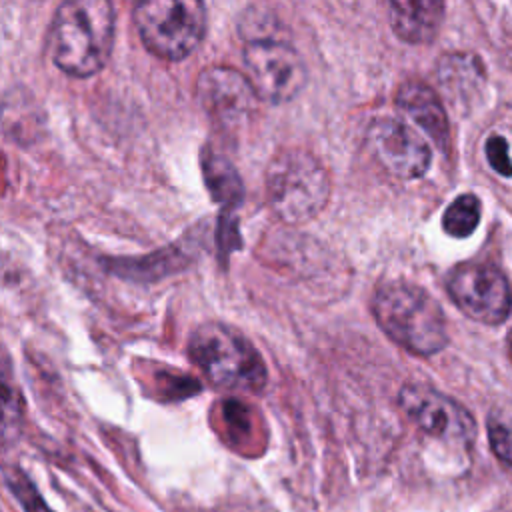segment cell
I'll return each mask as SVG.
<instances>
[{"label":"cell","mask_w":512,"mask_h":512,"mask_svg":"<svg viewBox=\"0 0 512 512\" xmlns=\"http://www.w3.org/2000/svg\"><path fill=\"white\" fill-rule=\"evenodd\" d=\"M366 140L374 158L396 178H420L430 166V146L414 128L398 118H374L366 130Z\"/></svg>","instance_id":"30bf717a"},{"label":"cell","mask_w":512,"mask_h":512,"mask_svg":"<svg viewBox=\"0 0 512 512\" xmlns=\"http://www.w3.org/2000/svg\"><path fill=\"white\" fill-rule=\"evenodd\" d=\"M446 290L454 304L476 322L500 324L512 308L510 284L494 264H458L448 274Z\"/></svg>","instance_id":"52a82bcc"},{"label":"cell","mask_w":512,"mask_h":512,"mask_svg":"<svg viewBox=\"0 0 512 512\" xmlns=\"http://www.w3.org/2000/svg\"><path fill=\"white\" fill-rule=\"evenodd\" d=\"M192 362L218 388L258 392L266 384V364L254 344L224 322L200 324L188 342Z\"/></svg>","instance_id":"277c9868"},{"label":"cell","mask_w":512,"mask_h":512,"mask_svg":"<svg viewBox=\"0 0 512 512\" xmlns=\"http://www.w3.org/2000/svg\"><path fill=\"white\" fill-rule=\"evenodd\" d=\"M488 438L494 456L512 472V422L492 416L488 420Z\"/></svg>","instance_id":"9a60e30c"},{"label":"cell","mask_w":512,"mask_h":512,"mask_svg":"<svg viewBox=\"0 0 512 512\" xmlns=\"http://www.w3.org/2000/svg\"><path fill=\"white\" fill-rule=\"evenodd\" d=\"M202 170L206 178V186L212 192V198L224 206L238 204L242 200V180L236 174L234 166L214 150H204L202 154Z\"/></svg>","instance_id":"4fadbf2b"},{"label":"cell","mask_w":512,"mask_h":512,"mask_svg":"<svg viewBox=\"0 0 512 512\" xmlns=\"http://www.w3.org/2000/svg\"><path fill=\"white\" fill-rule=\"evenodd\" d=\"M484 152H486V158H488V164L502 176H512V160L508 156V142L498 136V134H492L488 140H486V146H484Z\"/></svg>","instance_id":"2e32d148"},{"label":"cell","mask_w":512,"mask_h":512,"mask_svg":"<svg viewBox=\"0 0 512 512\" xmlns=\"http://www.w3.org/2000/svg\"><path fill=\"white\" fill-rule=\"evenodd\" d=\"M266 200L286 224H306L328 204L332 182L320 158L304 148L278 150L264 174Z\"/></svg>","instance_id":"3957f363"},{"label":"cell","mask_w":512,"mask_h":512,"mask_svg":"<svg viewBox=\"0 0 512 512\" xmlns=\"http://www.w3.org/2000/svg\"><path fill=\"white\" fill-rule=\"evenodd\" d=\"M114 24V6L106 0L60 4L48 30L52 62L74 78L98 74L112 54Z\"/></svg>","instance_id":"6da1fadb"},{"label":"cell","mask_w":512,"mask_h":512,"mask_svg":"<svg viewBox=\"0 0 512 512\" xmlns=\"http://www.w3.org/2000/svg\"><path fill=\"white\" fill-rule=\"evenodd\" d=\"M390 24L396 36L408 44H428L436 38L444 16V4L434 0L390 2Z\"/></svg>","instance_id":"7c38bea8"},{"label":"cell","mask_w":512,"mask_h":512,"mask_svg":"<svg viewBox=\"0 0 512 512\" xmlns=\"http://www.w3.org/2000/svg\"><path fill=\"white\" fill-rule=\"evenodd\" d=\"M396 106L406 114L414 124H418L440 148L448 144V116L436 92L418 82L408 80L396 92Z\"/></svg>","instance_id":"8fae6325"},{"label":"cell","mask_w":512,"mask_h":512,"mask_svg":"<svg viewBox=\"0 0 512 512\" xmlns=\"http://www.w3.org/2000/svg\"><path fill=\"white\" fill-rule=\"evenodd\" d=\"M372 314L378 326L412 354L432 356L448 344L442 308L426 290L410 282L380 284L372 296Z\"/></svg>","instance_id":"7a4b0ae2"},{"label":"cell","mask_w":512,"mask_h":512,"mask_svg":"<svg viewBox=\"0 0 512 512\" xmlns=\"http://www.w3.org/2000/svg\"><path fill=\"white\" fill-rule=\"evenodd\" d=\"M508 348H510V358H512V330H510V336H508Z\"/></svg>","instance_id":"e0dca14e"},{"label":"cell","mask_w":512,"mask_h":512,"mask_svg":"<svg viewBox=\"0 0 512 512\" xmlns=\"http://www.w3.org/2000/svg\"><path fill=\"white\" fill-rule=\"evenodd\" d=\"M134 26L146 50L162 60L190 56L206 32V6L198 0H146L134 6Z\"/></svg>","instance_id":"5b68a950"},{"label":"cell","mask_w":512,"mask_h":512,"mask_svg":"<svg viewBox=\"0 0 512 512\" xmlns=\"http://www.w3.org/2000/svg\"><path fill=\"white\" fill-rule=\"evenodd\" d=\"M196 98L220 128L236 130L258 110V96L246 74L228 66L204 68L196 78Z\"/></svg>","instance_id":"ba28073f"},{"label":"cell","mask_w":512,"mask_h":512,"mask_svg":"<svg viewBox=\"0 0 512 512\" xmlns=\"http://www.w3.org/2000/svg\"><path fill=\"white\" fill-rule=\"evenodd\" d=\"M398 404L404 414L426 434L470 444L474 440V420L464 406L422 384H406L398 392Z\"/></svg>","instance_id":"9c48e42d"},{"label":"cell","mask_w":512,"mask_h":512,"mask_svg":"<svg viewBox=\"0 0 512 512\" xmlns=\"http://www.w3.org/2000/svg\"><path fill=\"white\" fill-rule=\"evenodd\" d=\"M244 72L256 96L270 104H284L300 94L308 72L302 56L288 42L256 40L244 46Z\"/></svg>","instance_id":"8992f818"},{"label":"cell","mask_w":512,"mask_h":512,"mask_svg":"<svg viewBox=\"0 0 512 512\" xmlns=\"http://www.w3.org/2000/svg\"><path fill=\"white\" fill-rule=\"evenodd\" d=\"M480 222V200L474 194L458 196L442 216V228L454 238L470 236Z\"/></svg>","instance_id":"5bb4252c"}]
</instances>
